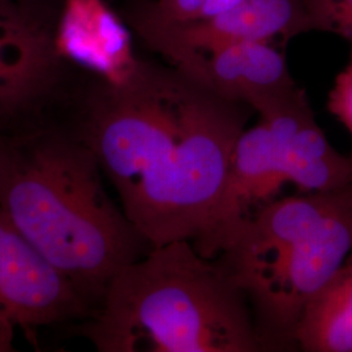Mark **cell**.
Returning a JSON list of instances; mask_svg holds the SVG:
<instances>
[{
    "label": "cell",
    "instance_id": "obj_10",
    "mask_svg": "<svg viewBox=\"0 0 352 352\" xmlns=\"http://www.w3.org/2000/svg\"><path fill=\"white\" fill-rule=\"evenodd\" d=\"M279 145L283 183L304 192H329L352 186V157L336 151L316 122L304 89L263 111Z\"/></svg>",
    "mask_w": 352,
    "mask_h": 352
},
{
    "label": "cell",
    "instance_id": "obj_17",
    "mask_svg": "<svg viewBox=\"0 0 352 352\" xmlns=\"http://www.w3.org/2000/svg\"><path fill=\"white\" fill-rule=\"evenodd\" d=\"M14 329L11 321L0 317V352L12 351Z\"/></svg>",
    "mask_w": 352,
    "mask_h": 352
},
{
    "label": "cell",
    "instance_id": "obj_11",
    "mask_svg": "<svg viewBox=\"0 0 352 352\" xmlns=\"http://www.w3.org/2000/svg\"><path fill=\"white\" fill-rule=\"evenodd\" d=\"M56 50L110 82L123 81L141 60L132 50L129 28L103 0H60Z\"/></svg>",
    "mask_w": 352,
    "mask_h": 352
},
{
    "label": "cell",
    "instance_id": "obj_5",
    "mask_svg": "<svg viewBox=\"0 0 352 352\" xmlns=\"http://www.w3.org/2000/svg\"><path fill=\"white\" fill-rule=\"evenodd\" d=\"M129 30L168 64L248 42H273L314 32L304 0H248L213 16L188 21L123 19Z\"/></svg>",
    "mask_w": 352,
    "mask_h": 352
},
{
    "label": "cell",
    "instance_id": "obj_4",
    "mask_svg": "<svg viewBox=\"0 0 352 352\" xmlns=\"http://www.w3.org/2000/svg\"><path fill=\"white\" fill-rule=\"evenodd\" d=\"M352 253V186L338 190L333 208L305 232L241 239L223 252L221 263L250 302L267 350L295 343L308 302Z\"/></svg>",
    "mask_w": 352,
    "mask_h": 352
},
{
    "label": "cell",
    "instance_id": "obj_15",
    "mask_svg": "<svg viewBox=\"0 0 352 352\" xmlns=\"http://www.w3.org/2000/svg\"><path fill=\"white\" fill-rule=\"evenodd\" d=\"M329 110L352 133V58L336 78L329 96Z\"/></svg>",
    "mask_w": 352,
    "mask_h": 352
},
{
    "label": "cell",
    "instance_id": "obj_6",
    "mask_svg": "<svg viewBox=\"0 0 352 352\" xmlns=\"http://www.w3.org/2000/svg\"><path fill=\"white\" fill-rule=\"evenodd\" d=\"M52 0H0V118L50 88L62 58Z\"/></svg>",
    "mask_w": 352,
    "mask_h": 352
},
{
    "label": "cell",
    "instance_id": "obj_2",
    "mask_svg": "<svg viewBox=\"0 0 352 352\" xmlns=\"http://www.w3.org/2000/svg\"><path fill=\"white\" fill-rule=\"evenodd\" d=\"M82 140H0V209L89 305L151 245L103 187Z\"/></svg>",
    "mask_w": 352,
    "mask_h": 352
},
{
    "label": "cell",
    "instance_id": "obj_16",
    "mask_svg": "<svg viewBox=\"0 0 352 352\" xmlns=\"http://www.w3.org/2000/svg\"><path fill=\"white\" fill-rule=\"evenodd\" d=\"M245 1H248V0H208L199 19L213 16V14H217V13L231 10V8L238 7V6L245 3Z\"/></svg>",
    "mask_w": 352,
    "mask_h": 352
},
{
    "label": "cell",
    "instance_id": "obj_3",
    "mask_svg": "<svg viewBox=\"0 0 352 352\" xmlns=\"http://www.w3.org/2000/svg\"><path fill=\"white\" fill-rule=\"evenodd\" d=\"M85 336L101 352L267 350L236 279L189 240L151 247L124 266Z\"/></svg>",
    "mask_w": 352,
    "mask_h": 352
},
{
    "label": "cell",
    "instance_id": "obj_13",
    "mask_svg": "<svg viewBox=\"0 0 352 352\" xmlns=\"http://www.w3.org/2000/svg\"><path fill=\"white\" fill-rule=\"evenodd\" d=\"M208 0H124L122 19L188 21L199 19Z\"/></svg>",
    "mask_w": 352,
    "mask_h": 352
},
{
    "label": "cell",
    "instance_id": "obj_1",
    "mask_svg": "<svg viewBox=\"0 0 352 352\" xmlns=\"http://www.w3.org/2000/svg\"><path fill=\"white\" fill-rule=\"evenodd\" d=\"M82 141L151 247L208 234L231 155L253 109L174 67L140 60L119 82L97 77Z\"/></svg>",
    "mask_w": 352,
    "mask_h": 352
},
{
    "label": "cell",
    "instance_id": "obj_8",
    "mask_svg": "<svg viewBox=\"0 0 352 352\" xmlns=\"http://www.w3.org/2000/svg\"><path fill=\"white\" fill-rule=\"evenodd\" d=\"M170 65L215 94L244 103L257 113L300 89L289 74L285 54L273 42H248L206 54H186Z\"/></svg>",
    "mask_w": 352,
    "mask_h": 352
},
{
    "label": "cell",
    "instance_id": "obj_9",
    "mask_svg": "<svg viewBox=\"0 0 352 352\" xmlns=\"http://www.w3.org/2000/svg\"><path fill=\"white\" fill-rule=\"evenodd\" d=\"M283 184L277 138L260 119L236 141L212 225L195 248L208 258L221 256L251 217L252 205L267 201Z\"/></svg>",
    "mask_w": 352,
    "mask_h": 352
},
{
    "label": "cell",
    "instance_id": "obj_14",
    "mask_svg": "<svg viewBox=\"0 0 352 352\" xmlns=\"http://www.w3.org/2000/svg\"><path fill=\"white\" fill-rule=\"evenodd\" d=\"M314 32L337 34L352 42V0H304Z\"/></svg>",
    "mask_w": 352,
    "mask_h": 352
},
{
    "label": "cell",
    "instance_id": "obj_12",
    "mask_svg": "<svg viewBox=\"0 0 352 352\" xmlns=\"http://www.w3.org/2000/svg\"><path fill=\"white\" fill-rule=\"evenodd\" d=\"M295 343L307 352H352V253L305 307Z\"/></svg>",
    "mask_w": 352,
    "mask_h": 352
},
{
    "label": "cell",
    "instance_id": "obj_7",
    "mask_svg": "<svg viewBox=\"0 0 352 352\" xmlns=\"http://www.w3.org/2000/svg\"><path fill=\"white\" fill-rule=\"evenodd\" d=\"M88 309L71 282L0 209V317L30 333Z\"/></svg>",
    "mask_w": 352,
    "mask_h": 352
}]
</instances>
